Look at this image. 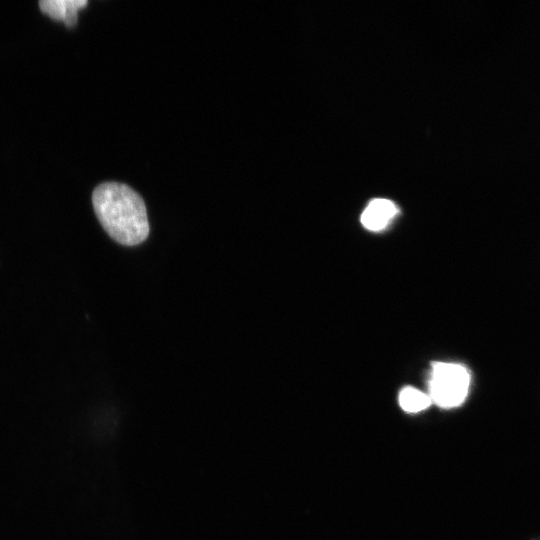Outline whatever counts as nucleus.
<instances>
[{
  "instance_id": "nucleus-1",
  "label": "nucleus",
  "mask_w": 540,
  "mask_h": 540,
  "mask_svg": "<svg viewBox=\"0 0 540 540\" xmlns=\"http://www.w3.org/2000/svg\"><path fill=\"white\" fill-rule=\"evenodd\" d=\"M95 214L108 235L125 246L142 243L149 222L142 197L126 184L104 182L92 193Z\"/></svg>"
},
{
  "instance_id": "nucleus-2",
  "label": "nucleus",
  "mask_w": 540,
  "mask_h": 540,
  "mask_svg": "<svg viewBox=\"0 0 540 540\" xmlns=\"http://www.w3.org/2000/svg\"><path fill=\"white\" fill-rule=\"evenodd\" d=\"M471 376L461 364L434 362L429 377V397L442 408L461 405L469 391Z\"/></svg>"
},
{
  "instance_id": "nucleus-3",
  "label": "nucleus",
  "mask_w": 540,
  "mask_h": 540,
  "mask_svg": "<svg viewBox=\"0 0 540 540\" xmlns=\"http://www.w3.org/2000/svg\"><path fill=\"white\" fill-rule=\"evenodd\" d=\"M397 213L398 208L391 200L373 199L363 211L361 223L370 231H381L388 226Z\"/></svg>"
},
{
  "instance_id": "nucleus-4",
  "label": "nucleus",
  "mask_w": 540,
  "mask_h": 540,
  "mask_svg": "<svg viewBox=\"0 0 540 540\" xmlns=\"http://www.w3.org/2000/svg\"><path fill=\"white\" fill-rule=\"evenodd\" d=\"M87 4L86 0H43L39 7L43 13L56 20H63L68 27L77 23V12Z\"/></svg>"
},
{
  "instance_id": "nucleus-5",
  "label": "nucleus",
  "mask_w": 540,
  "mask_h": 540,
  "mask_svg": "<svg viewBox=\"0 0 540 540\" xmlns=\"http://www.w3.org/2000/svg\"><path fill=\"white\" fill-rule=\"evenodd\" d=\"M398 400L401 408L409 413L422 411L432 403L428 394L411 386H407L400 391Z\"/></svg>"
}]
</instances>
